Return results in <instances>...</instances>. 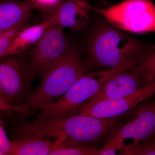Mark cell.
Segmentation results:
<instances>
[{
  "label": "cell",
  "instance_id": "obj_1",
  "mask_svg": "<svg viewBox=\"0 0 155 155\" xmlns=\"http://www.w3.org/2000/svg\"><path fill=\"white\" fill-rule=\"evenodd\" d=\"M134 110L109 119L79 114L61 118H35L32 122L22 123L16 134L19 138L55 137L56 148L97 149L107 140L114 128L133 114Z\"/></svg>",
  "mask_w": 155,
  "mask_h": 155
},
{
  "label": "cell",
  "instance_id": "obj_2",
  "mask_svg": "<svg viewBox=\"0 0 155 155\" xmlns=\"http://www.w3.org/2000/svg\"><path fill=\"white\" fill-rule=\"evenodd\" d=\"M154 50V46L134 38L111 24H101L87 41V62L95 69L120 71L135 65Z\"/></svg>",
  "mask_w": 155,
  "mask_h": 155
},
{
  "label": "cell",
  "instance_id": "obj_3",
  "mask_svg": "<svg viewBox=\"0 0 155 155\" xmlns=\"http://www.w3.org/2000/svg\"><path fill=\"white\" fill-rule=\"evenodd\" d=\"M85 72L80 51L70 47L41 76L38 88L34 91L26 106L36 110L50 105L63 96Z\"/></svg>",
  "mask_w": 155,
  "mask_h": 155
},
{
  "label": "cell",
  "instance_id": "obj_4",
  "mask_svg": "<svg viewBox=\"0 0 155 155\" xmlns=\"http://www.w3.org/2000/svg\"><path fill=\"white\" fill-rule=\"evenodd\" d=\"M23 53L0 58V95L16 107L26 106L34 91L32 84L35 77Z\"/></svg>",
  "mask_w": 155,
  "mask_h": 155
},
{
  "label": "cell",
  "instance_id": "obj_5",
  "mask_svg": "<svg viewBox=\"0 0 155 155\" xmlns=\"http://www.w3.org/2000/svg\"><path fill=\"white\" fill-rule=\"evenodd\" d=\"M89 10L102 15L111 25L135 33L155 30V7L149 0H126L105 9L88 5Z\"/></svg>",
  "mask_w": 155,
  "mask_h": 155
},
{
  "label": "cell",
  "instance_id": "obj_6",
  "mask_svg": "<svg viewBox=\"0 0 155 155\" xmlns=\"http://www.w3.org/2000/svg\"><path fill=\"white\" fill-rule=\"evenodd\" d=\"M109 77L106 70L85 73L56 101L42 109L36 118H61L78 114Z\"/></svg>",
  "mask_w": 155,
  "mask_h": 155
},
{
  "label": "cell",
  "instance_id": "obj_7",
  "mask_svg": "<svg viewBox=\"0 0 155 155\" xmlns=\"http://www.w3.org/2000/svg\"><path fill=\"white\" fill-rule=\"evenodd\" d=\"M155 130V101L142 103L114 128L103 148H112L121 151L126 148L125 140L133 139L131 144L149 140L154 134Z\"/></svg>",
  "mask_w": 155,
  "mask_h": 155
},
{
  "label": "cell",
  "instance_id": "obj_8",
  "mask_svg": "<svg viewBox=\"0 0 155 155\" xmlns=\"http://www.w3.org/2000/svg\"><path fill=\"white\" fill-rule=\"evenodd\" d=\"M32 47L27 56L36 78L41 77L70 46L64 28L54 23Z\"/></svg>",
  "mask_w": 155,
  "mask_h": 155
},
{
  "label": "cell",
  "instance_id": "obj_9",
  "mask_svg": "<svg viewBox=\"0 0 155 155\" xmlns=\"http://www.w3.org/2000/svg\"><path fill=\"white\" fill-rule=\"evenodd\" d=\"M149 84H151L136 70L130 68L121 70L104 81L85 106L129 95Z\"/></svg>",
  "mask_w": 155,
  "mask_h": 155
},
{
  "label": "cell",
  "instance_id": "obj_10",
  "mask_svg": "<svg viewBox=\"0 0 155 155\" xmlns=\"http://www.w3.org/2000/svg\"><path fill=\"white\" fill-rule=\"evenodd\" d=\"M155 93V82L140 89L129 95L104 100L91 106H85L78 114L109 119L130 112Z\"/></svg>",
  "mask_w": 155,
  "mask_h": 155
},
{
  "label": "cell",
  "instance_id": "obj_11",
  "mask_svg": "<svg viewBox=\"0 0 155 155\" xmlns=\"http://www.w3.org/2000/svg\"><path fill=\"white\" fill-rule=\"evenodd\" d=\"M88 5L84 0H68L61 3L53 13L55 24L63 28L81 30L88 22Z\"/></svg>",
  "mask_w": 155,
  "mask_h": 155
},
{
  "label": "cell",
  "instance_id": "obj_12",
  "mask_svg": "<svg viewBox=\"0 0 155 155\" xmlns=\"http://www.w3.org/2000/svg\"><path fill=\"white\" fill-rule=\"evenodd\" d=\"M35 8L32 0L0 1V32L26 25Z\"/></svg>",
  "mask_w": 155,
  "mask_h": 155
},
{
  "label": "cell",
  "instance_id": "obj_13",
  "mask_svg": "<svg viewBox=\"0 0 155 155\" xmlns=\"http://www.w3.org/2000/svg\"><path fill=\"white\" fill-rule=\"evenodd\" d=\"M53 14L38 25L25 27L17 33L11 43L5 56L19 54L32 47L43 35L50 26L54 23Z\"/></svg>",
  "mask_w": 155,
  "mask_h": 155
},
{
  "label": "cell",
  "instance_id": "obj_14",
  "mask_svg": "<svg viewBox=\"0 0 155 155\" xmlns=\"http://www.w3.org/2000/svg\"><path fill=\"white\" fill-rule=\"evenodd\" d=\"M56 145L45 137H23L11 141L10 155H50Z\"/></svg>",
  "mask_w": 155,
  "mask_h": 155
},
{
  "label": "cell",
  "instance_id": "obj_15",
  "mask_svg": "<svg viewBox=\"0 0 155 155\" xmlns=\"http://www.w3.org/2000/svg\"><path fill=\"white\" fill-rule=\"evenodd\" d=\"M130 69L139 72L150 84L155 82V51L148 55L138 63L130 67Z\"/></svg>",
  "mask_w": 155,
  "mask_h": 155
},
{
  "label": "cell",
  "instance_id": "obj_16",
  "mask_svg": "<svg viewBox=\"0 0 155 155\" xmlns=\"http://www.w3.org/2000/svg\"><path fill=\"white\" fill-rule=\"evenodd\" d=\"M121 155H155V140L154 136L150 140L142 141L135 144L127 146L121 151Z\"/></svg>",
  "mask_w": 155,
  "mask_h": 155
},
{
  "label": "cell",
  "instance_id": "obj_17",
  "mask_svg": "<svg viewBox=\"0 0 155 155\" xmlns=\"http://www.w3.org/2000/svg\"><path fill=\"white\" fill-rule=\"evenodd\" d=\"M26 25H20L10 30L0 32V58L5 57L11 43L17 33Z\"/></svg>",
  "mask_w": 155,
  "mask_h": 155
},
{
  "label": "cell",
  "instance_id": "obj_18",
  "mask_svg": "<svg viewBox=\"0 0 155 155\" xmlns=\"http://www.w3.org/2000/svg\"><path fill=\"white\" fill-rule=\"evenodd\" d=\"M97 149L58 147L50 155H95Z\"/></svg>",
  "mask_w": 155,
  "mask_h": 155
},
{
  "label": "cell",
  "instance_id": "obj_19",
  "mask_svg": "<svg viewBox=\"0 0 155 155\" xmlns=\"http://www.w3.org/2000/svg\"><path fill=\"white\" fill-rule=\"evenodd\" d=\"M0 111L5 113H14L15 114H29L33 112L32 110L27 106L16 107L9 104L0 95Z\"/></svg>",
  "mask_w": 155,
  "mask_h": 155
},
{
  "label": "cell",
  "instance_id": "obj_20",
  "mask_svg": "<svg viewBox=\"0 0 155 155\" xmlns=\"http://www.w3.org/2000/svg\"><path fill=\"white\" fill-rule=\"evenodd\" d=\"M11 148V141L9 140L2 125L0 124V149L4 155H10Z\"/></svg>",
  "mask_w": 155,
  "mask_h": 155
},
{
  "label": "cell",
  "instance_id": "obj_21",
  "mask_svg": "<svg viewBox=\"0 0 155 155\" xmlns=\"http://www.w3.org/2000/svg\"><path fill=\"white\" fill-rule=\"evenodd\" d=\"M37 8H56L60 4L61 0H32Z\"/></svg>",
  "mask_w": 155,
  "mask_h": 155
},
{
  "label": "cell",
  "instance_id": "obj_22",
  "mask_svg": "<svg viewBox=\"0 0 155 155\" xmlns=\"http://www.w3.org/2000/svg\"><path fill=\"white\" fill-rule=\"evenodd\" d=\"M117 155L116 150L112 148H102L99 150H97L96 152V155Z\"/></svg>",
  "mask_w": 155,
  "mask_h": 155
},
{
  "label": "cell",
  "instance_id": "obj_23",
  "mask_svg": "<svg viewBox=\"0 0 155 155\" xmlns=\"http://www.w3.org/2000/svg\"><path fill=\"white\" fill-rule=\"evenodd\" d=\"M104 6H107L108 4V0H100Z\"/></svg>",
  "mask_w": 155,
  "mask_h": 155
},
{
  "label": "cell",
  "instance_id": "obj_24",
  "mask_svg": "<svg viewBox=\"0 0 155 155\" xmlns=\"http://www.w3.org/2000/svg\"><path fill=\"white\" fill-rule=\"evenodd\" d=\"M0 155H4V153L1 149H0Z\"/></svg>",
  "mask_w": 155,
  "mask_h": 155
}]
</instances>
